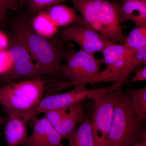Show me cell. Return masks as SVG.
<instances>
[{
    "mask_svg": "<svg viewBox=\"0 0 146 146\" xmlns=\"http://www.w3.org/2000/svg\"><path fill=\"white\" fill-rule=\"evenodd\" d=\"M14 35L31 55L43 75L58 76L65 50L60 40L36 34L27 19L18 20L13 25Z\"/></svg>",
    "mask_w": 146,
    "mask_h": 146,
    "instance_id": "1",
    "label": "cell"
},
{
    "mask_svg": "<svg viewBox=\"0 0 146 146\" xmlns=\"http://www.w3.org/2000/svg\"><path fill=\"white\" fill-rule=\"evenodd\" d=\"M81 13L83 27L103 35L112 43H124L119 16L121 3L110 0H72Z\"/></svg>",
    "mask_w": 146,
    "mask_h": 146,
    "instance_id": "2",
    "label": "cell"
},
{
    "mask_svg": "<svg viewBox=\"0 0 146 146\" xmlns=\"http://www.w3.org/2000/svg\"><path fill=\"white\" fill-rule=\"evenodd\" d=\"M114 104L109 146H129L138 143L146 133L130 100L122 86L114 91Z\"/></svg>",
    "mask_w": 146,
    "mask_h": 146,
    "instance_id": "3",
    "label": "cell"
},
{
    "mask_svg": "<svg viewBox=\"0 0 146 146\" xmlns=\"http://www.w3.org/2000/svg\"><path fill=\"white\" fill-rule=\"evenodd\" d=\"M123 84L122 82H115L108 87L93 89H87L84 84H78L72 91L51 95L42 99L39 104L33 109L27 111H16L19 115L29 121L41 113L66 107L85 100L91 99L96 101L105 93L115 91Z\"/></svg>",
    "mask_w": 146,
    "mask_h": 146,
    "instance_id": "4",
    "label": "cell"
},
{
    "mask_svg": "<svg viewBox=\"0 0 146 146\" xmlns=\"http://www.w3.org/2000/svg\"><path fill=\"white\" fill-rule=\"evenodd\" d=\"M46 82L42 76L11 82L0 89V104L2 107L19 111L33 109L42 99Z\"/></svg>",
    "mask_w": 146,
    "mask_h": 146,
    "instance_id": "5",
    "label": "cell"
},
{
    "mask_svg": "<svg viewBox=\"0 0 146 146\" xmlns=\"http://www.w3.org/2000/svg\"><path fill=\"white\" fill-rule=\"evenodd\" d=\"M64 58L65 64L62 65L61 73L70 82H58L55 89L61 90L71 86L81 84L100 72L102 64L101 59H97L84 51H76L69 47L65 50Z\"/></svg>",
    "mask_w": 146,
    "mask_h": 146,
    "instance_id": "6",
    "label": "cell"
},
{
    "mask_svg": "<svg viewBox=\"0 0 146 146\" xmlns=\"http://www.w3.org/2000/svg\"><path fill=\"white\" fill-rule=\"evenodd\" d=\"M114 91L104 94L95 101L93 106L91 125L96 146H109L108 136L114 108Z\"/></svg>",
    "mask_w": 146,
    "mask_h": 146,
    "instance_id": "7",
    "label": "cell"
},
{
    "mask_svg": "<svg viewBox=\"0 0 146 146\" xmlns=\"http://www.w3.org/2000/svg\"><path fill=\"white\" fill-rule=\"evenodd\" d=\"M45 113V117L62 138L68 139L77 125L84 119V105L83 101L79 102Z\"/></svg>",
    "mask_w": 146,
    "mask_h": 146,
    "instance_id": "8",
    "label": "cell"
},
{
    "mask_svg": "<svg viewBox=\"0 0 146 146\" xmlns=\"http://www.w3.org/2000/svg\"><path fill=\"white\" fill-rule=\"evenodd\" d=\"M8 49L13 62L9 79H32L43 75L28 51L14 35L9 39Z\"/></svg>",
    "mask_w": 146,
    "mask_h": 146,
    "instance_id": "9",
    "label": "cell"
},
{
    "mask_svg": "<svg viewBox=\"0 0 146 146\" xmlns=\"http://www.w3.org/2000/svg\"><path fill=\"white\" fill-rule=\"evenodd\" d=\"M62 39L77 43L81 47L80 50L93 56L97 52L102 53L112 43L100 33L77 24L66 28L62 33Z\"/></svg>",
    "mask_w": 146,
    "mask_h": 146,
    "instance_id": "10",
    "label": "cell"
},
{
    "mask_svg": "<svg viewBox=\"0 0 146 146\" xmlns=\"http://www.w3.org/2000/svg\"><path fill=\"white\" fill-rule=\"evenodd\" d=\"M133 55L106 66V69L99 72L91 78L83 82L81 84H90L94 85L100 82L110 81L126 83L128 82V78L135 68L130 60Z\"/></svg>",
    "mask_w": 146,
    "mask_h": 146,
    "instance_id": "11",
    "label": "cell"
},
{
    "mask_svg": "<svg viewBox=\"0 0 146 146\" xmlns=\"http://www.w3.org/2000/svg\"><path fill=\"white\" fill-rule=\"evenodd\" d=\"M63 138L45 116L37 120L23 146H63Z\"/></svg>",
    "mask_w": 146,
    "mask_h": 146,
    "instance_id": "12",
    "label": "cell"
},
{
    "mask_svg": "<svg viewBox=\"0 0 146 146\" xmlns=\"http://www.w3.org/2000/svg\"><path fill=\"white\" fill-rule=\"evenodd\" d=\"M8 115L5 134L7 146L23 145L28 138L27 123L29 121L18 114L15 110L2 107Z\"/></svg>",
    "mask_w": 146,
    "mask_h": 146,
    "instance_id": "13",
    "label": "cell"
},
{
    "mask_svg": "<svg viewBox=\"0 0 146 146\" xmlns=\"http://www.w3.org/2000/svg\"><path fill=\"white\" fill-rule=\"evenodd\" d=\"M119 11L120 22L131 21L136 25H146V2L143 0H123Z\"/></svg>",
    "mask_w": 146,
    "mask_h": 146,
    "instance_id": "14",
    "label": "cell"
},
{
    "mask_svg": "<svg viewBox=\"0 0 146 146\" xmlns=\"http://www.w3.org/2000/svg\"><path fill=\"white\" fill-rule=\"evenodd\" d=\"M56 26L68 27L73 24L83 26L81 17L78 16L74 9L63 5H56L45 10Z\"/></svg>",
    "mask_w": 146,
    "mask_h": 146,
    "instance_id": "15",
    "label": "cell"
},
{
    "mask_svg": "<svg viewBox=\"0 0 146 146\" xmlns=\"http://www.w3.org/2000/svg\"><path fill=\"white\" fill-rule=\"evenodd\" d=\"M68 139V146H96L90 116L84 117L81 124L75 129Z\"/></svg>",
    "mask_w": 146,
    "mask_h": 146,
    "instance_id": "16",
    "label": "cell"
},
{
    "mask_svg": "<svg viewBox=\"0 0 146 146\" xmlns=\"http://www.w3.org/2000/svg\"><path fill=\"white\" fill-rule=\"evenodd\" d=\"M32 28L40 36L51 38L57 33L58 27L50 18L46 11L37 13L30 22Z\"/></svg>",
    "mask_w": 146,
    "mask_h": 146,
    "instance_id": "17",
    "label": "cell"
},
{
    "mask_svg": "<svg viewBox=\"0 0 146 146\" xmlns=\"http://www.w3.org/2000/svg\"><path fill=\"white\" fill-rule=\"evenodd\" d=\"M102 53L104 57L101 59V63H104L106 66L135 54L129 49L124 44L113 43L106 47Z\"/></svg>",
    "mask_w": 146,
    "mask_h": 146,
    "instance_id": "18",
    "label": "cell"
},
{
    "mask_svg": "<svg viewBox=\"0 0 146 146\" xmlns=\"http://www.w3.org/2000/svg\"><path fill=\"white\" fill-rule=\"evenodd\" d=\"M125 93L135 110L138 120L142 123L146 117V87L129 89Z\"/></svg>",
    "mask_w": 146,
    "mask_h": 146,
    "instance_id": "19",
    "label": "cell"
},
{
    "mask_svg": "<svg viewBox=\"0 0 146 146\" xmlns=\"http://www.w3.org/2000/svg\"><path fill=\"white\" fill-rule=\"evenodd\" d=\"M125 45L133 52L146 48V25H136L126 37Z\"/></svg>",
    "mask_w": 146,
    "mask_h": 146,
    "instance_id": "20",
    "label": "cell"
},
{
    "mask_svg": "<svg viewBox=\"0 0 146 146\" xmlns=\"http://www.w3.org/2000/svg\"><path fill=\"white\" fill-rule=\"evenodd\" d=\"M68 0H28V5L31 12L35 15L56 5Z\"/></svg>",
    "mask_w": 146,
    "mask_h": 146,
    "instance_id": "21",
    "label": "cell"
},
{
    "mask_svg": "<svg viewBox=\"0 0 146 146\" xmlns=\"http://www.w3.org/2000/svg\"><path fill=\"white\" fill-rule=\"evenodd\" d=\"M13 69V62L8 49L0 50V76L9 79Z\"/></svg>",
    "mask_w": 146,
    "mask_h": 146,
    "instance_id": "22",
    "label": "cell"
},
{
    "mask_svg": "<svg viewBox=\"0 0 146 146\" xmlns=\"http://www.w3.org/2000/svg\"><path fill=\"white\" fill-rule=\"evenodd\" d=\"M21 4L20 0H0V26L5 23L9 11L16 10Z\"/></svg>",
    "mask_w": 146,
    "mask_h": 146,
    "instance_id": "23",
    "label": "cell"
},
{
    "mask_svg": "<svg viewBox=\"0 0 146 146\" xmlns=\"http://www.w3.org/2000/svg\"><path fill=\"white\" fill-rule=\"evenodd\" d=\"M146 80V65L144 68L137 70L135 76H133L129 82L143 81Z\"/></svg>",
    "mask_w": 146,
    "mask_h": 146,
    "instance_id": "24",
    "label": "cell"
},
{
    "mask_svg": "<svg viewBox=\"0 0 146 146\" xmlns=\"http://www.w3.org/2000/svg\"><path fill=\"white\" fill-rule=\"evenodd\" d=\"M9 39L7 35L3 31H0V50L8 48Z\"/></svg>",
    "mask_w": 146,
    "mask_h": 146,
    "instance_id": "25",
    "label": "cell"
},
{
    "mask_svg": "<svg viewBox=\"0 0 146 146\" xmlns=\"http://www.w3.org/2000/svg\"><path fill=\"white\" fill-rule=\"evenodd\" d=\"M129 146H146V133L138 143L133 145Z\"/></svg>",
    "mask_w": 146,
    "mask_h": 146,
    "instance_id": "26",
    "label": "cell"
},
{
    "mask_svg": "<svg viewBox=\"0 0 146 146\" xmlns=\"http://www.w3.org/2000/svg\"><path fill=\"white\" fill-rule=\"evenodd\" d=\"M6 121V118L0 116V127L2 124L5 123Z\"/></svg>",
    "mask_w": 146,
    "mask_h": 146,
    "instance_id": "27",
    "label": "cell"
},
{
    "mask_svg": "<svg viewBox=\"0 0 146 146\" xmlns=\"http://www.w3.org/2000/svg\"><path fill=\"white\" fill-rule=\"evenodd\" d=\"M110 1H113L118 2H121L123 0H110Z\"/></svg>",
    "mask_w": 146,
    "mask_h": 146,
    "instance_id": "28",
    "label": "cell"
},
{
    "mask_svg": "<svg viewBox=\"0 0 146 146\" xmlns=\"http://www.w3.org/2000/svg\"><path fill=\"white\" fill-rule=\"evenodd\" d=\"M20 2H21V4H23V3L24 2V1H25V0H20Z\"/></svg>",
    "mask_w": 146,
    "mask_h": 146,
    "instance_id": "29",
    "label": "cell"
},
{
    "mask_svg": "<svg viewBox=\"0 0 146 146\" xmlns=\"http://www.w3.org/2000/svg\"><path fill=\"white\" fill-rule=\"evenodd\" d=\"M143 1H146V0H143Z\"/></svg>",
    "mask_w": 146,
    "mask_h": 146,
    "instance_id": "30",
    "label": "cell"
}]
</instances>
